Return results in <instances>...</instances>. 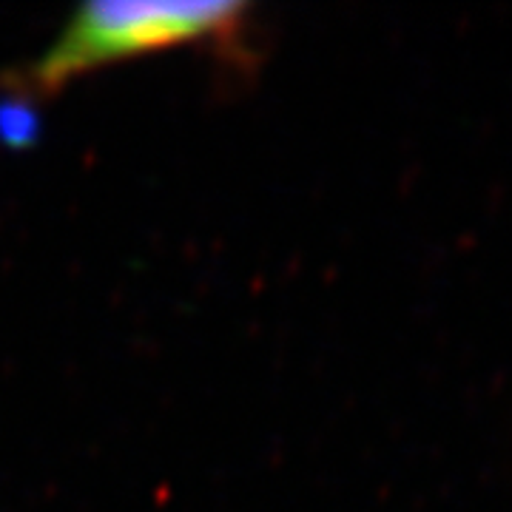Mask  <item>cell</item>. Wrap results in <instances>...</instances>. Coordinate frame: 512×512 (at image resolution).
<instances>
[{
	"label": "cell",
	"mask_w": 512,
	"mask_h": 512,
	"mask_svg": "<svg viewBox=\"0 0 512 512\" xmlns=\"http://www.w3.org/2000/svg\"><path fill=\"white\" fill-rule=\"evenodd\" d=\"M251 6L248 3H151L103 0L86 3L40 55L3 74L20 97L60 92L80 74L154 49L211 43L231 63H251Z\"/></svg>",
	"instance_id": "1"
}]
</instances>
